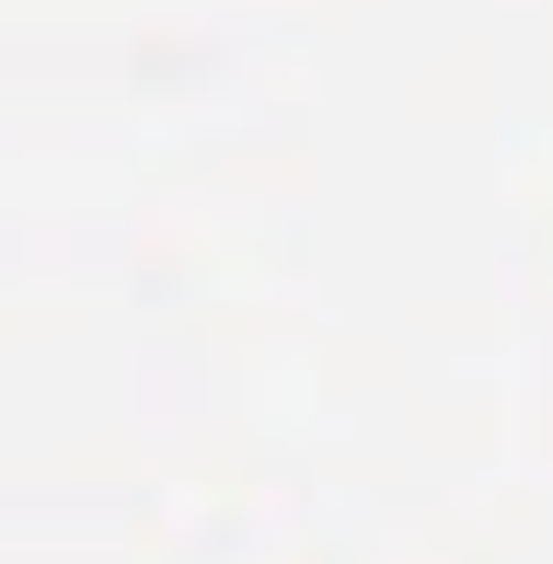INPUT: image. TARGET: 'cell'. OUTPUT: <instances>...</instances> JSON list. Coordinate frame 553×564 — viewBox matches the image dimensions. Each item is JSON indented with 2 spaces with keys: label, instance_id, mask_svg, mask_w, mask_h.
Instances as JSON below:
<instances>
[]
</instances>
